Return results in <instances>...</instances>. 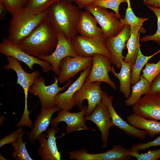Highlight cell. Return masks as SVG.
<instances>
[{
	"mask_svg": "<svg viewBox=\"0 0 160 160\" xmlns=\"http://www.w3.org/2000/svg\"><path fill=\"white\" fill-rule=\"evenodd\" d=\"M80 9L68 0H60L46 10V18L57 33L71 40L78 33Z\"/></svg>",
	"mask_w": 160,
	"mask_h": 160,
	"instance_id": "obj_1",
	"label": "cell"
},
{
	"mask_svg": "<svg viewBox=\"0 0 160 160\" xmlns=\"http://www.w3.org/2000/svg\"><path fill=\"white\" fill-rule=\"evenodd\" d=\"M57 33L47 18L18 44L20 48L31 55L37 57L51 54L57 45Z\"/></svg>",
	"mask_w": 160,
	"mask_h": 160,
	"instance_id": "obj_2",
	"label": "cell"
},
{
	"mask_svg": "<svg viewBox=\"0 0 160 160\" xmlns=\"http://www.w3.org/2000/svg\"><path fill=\"white\" fill-rule=\"evenodd\" d=\"M12 15L7 39L17 44H19L27 37L47 18L46 11L41 13L36 14L25 7Z\"/></svg>",
	"mask_w": 160,
	"mask_h": 160,
	"instance_id": "obj_3",
	"label": "cell"
},
{
	"mask_svg": "<svg viewBox=\"0 0 160 160\" xmlns=\"http://www.w3.org/2000/svg\"><path fill=\"white\" fill-rule=\"evenodd\" d=\"M7 60L8 64L3 66V69L6 70L12 69L15 72L17 77L16 83L21 87L24 93V110L22 117L17 123V125L19 126H25L31 127L33 126V123L29 116L30 112L28 109V93L35 79L40 75V73L37 70L31 73L26 72L23 68L19 61L13 57H8Z\"/></svg>",
	"mask_w": 160,
	"mask_h": 160,
	"instance_id": "obj_4",
	"label": "cell"
},
{
	"mask_svg": "<svg viewBox=\"0 0 160 160\" xmlns=\"http://www.w3.org/2000/svg\"><path fill=\"white\" fill-rule=\"evenodd\" d=\"M85 9L95 18L102 29L105 39L117 35L124 27L114 11L109 12L105 8L91 4L86 6Z\"/></svg>",
	"mask_w": 160,
	"mask_h": 160,
	"instance_id": "obj_5",
	"label": "cell"
},
{
	"mask_svg": "<svg viewBox=\"0 0 160 160\" xmlns=\"http://www.w3.org/2000/svg\"><path fill=\"white\" fill-rule=\"evenodd\" d=\"M72 82V80H71L63 87H61L58 86L59 81L57 78H55L54 83L46 85L44 78L42 76H39L35 79L29 92L38 97L41 108H52L56 106L55 100L57 95L69 86Z\"/></svg>",
	"mask_w": 160,
	"mask_h": 160,
	"instance_id": "obj_6",
	"label": "cell"
},
{
	"mask_svg": "<svg viewBox=\"0 0 160 160\" xmlns=\"http://www.w3.org/2000/svg\"><path fill=\"white\" fill-rule=\"evenodd\" d=\"M100 82H86L77 91L73 97V102L80 110L83 107V102L85 100L88 102L85 117L89 116L96 106L102 101L104 92L101 88Z\"/></svg>",
	"mask_w": 160,
	"mask_h": 160,
	"instance_id": "obj_7",
	"label": "cell"
},
{
	"mask_svg": "<svg viewBox=\"0 0 160 160\" xmlns=\"http://www.w3.org/2000/svg\"><path fill=\"white\" fill-rule=\"evenodd\" d=\"M0 52L7 57H11L23 62L31 69H33L34 65L37 64L40 66L44 73L51 70L49 63L28 54L20 48L18 44L12 42L7 38L3 39L0 43Z\"/></svg>",
	"mask_w": 160,
	"mask_h": 160,
	"instance_id": "obj_8",
	"label": "cell"
},
{
	"mask_svg": "<svg viewBox=\"0 0 160 160\" xmlns=\"http://www.w3.org/2000/svg\"><path fill=\"white\" fill-rule=\"evenodd\" d=\"M77 55L92 57L96 54L103 55L110 60L111 54L107 48L105 40L84 37L76 35L71 40Z\"/></svg>",
	"mask_w": 160,
	"mask_h": 160,
	"instance_id": "obj_9",
	"label": "cell"
},
{
	"mask_svg": "<svg viewBox=\"0 0 160 160\" xmlns=\"http://www.w3.org/2000/svg\"><path fill=\"white\" fill-rule=\"evenodd\" d=\"M130 149L116 145L106 152L97 153H90L82 148L69 152V158L77 160H128L131 158Z\"/></svg>",
	"mask_w": 160,
	"mask_h": 160,
	"instance_id": "obj_10",
	"label": "cell"
},
{
	"mask_svg": "<svg viewBox=\"0 0 160 160\" xmlns=\"http://www.w3.org/2000/svg\"><path fill=\"white\" fill-rule=\"evenodd\" d=\"M57 45L54 51L49 55L38 57L49 63L51 70L57 75L60 71V63L63 59L77 56L71 40L61 33H57Z\"/></svg>",
	"mask_w": 160,
	"mask_h": 160,
	"instance_id": "obj_11",
	"label": "cell"
},
{
	"mask_svg": "<svg viewBox=\"0 0 160 160\" xmlns=\"http://www.w3.org/2000/svg\"><path fill=\"white\" fill-rule=\"evenodd\" d=\"M92 59L90 71L85 82H103L107 83L114 90H116V85L108 75L109 72L111 71L112 67L110 60L99 54L94 55Z\"/></svg>",
	"mask_w": 160,
	"mask_h": 160,
	"instance_id": "obj_12",
	"label": "cell"
},
{
	"mask_svg": "<svg viewBox=\"0 0 160 160\" xmlns=\"http://www.w3.org/2000/svg\"><path fill=\"white\" fill-rule=\"evenodd\" d=\"M92 57L76 56L67 57L63 59L59 64L60 71L57 78L61 84L68 81L80 72L91 66Z\"/></svg>",
	"mask_w": 160,
	"mask_h": 160,
	"instance_id": "obj_13",
	"label": "cell"
},
{
	"mask_svg": "<svg viewBox=\"0 0 160 160\" xmlns=\"http://www.w3.org/2000/svg\"><path fill=\"white\" fill-rule=\"evenodd\" d=\"M87 106H84L79 112H71L69 111L61 110L56 117L52 119V127L57 128L58 124L61 122H65L67 125L66 131L69 133L75 131L90 130L86 124L85 114Z\"/></svg>",
	"mask_w": 160,
	"mask_h": 160,
	"instance_id": "obj_14",
	"label": "cell"
},
{
	"mask_svg": "<svg viewBox=\"0 0 160 160\" xmlns=\"http://www.w3.org/2000/svg\"><path fill=\"white\" fill-rule=\"evenodd\" d=\"M130 34V26L126 25L117 35L105 40V45L111 54L110 61L117 68H121V61L125 58L122 52L126 48V42L129 38Z\"/></svg>",
	"mask_w": 160,
	"mask_h": 160,
	"instance_id": "obj_15",
	"label": "cell"
},
{
	"mask_svg": "<svg viewBox=\"0 0 160 160\" xmlns=\"http://www.w3.org/2000/svg\"><path fill=\"white\" fill-rule=\"evenodd\" d=\"M132 106L134 113L146 119L160 120V96L149 92Z\"/></svg>",
	"mask_w": 160,
	"mask_h": 160,
	"instance_id": "obj_16",
	"label": "cell"
},
{
	"mask_svg": "<svg viewBox=\"0 0 160 160\" xmlns=\"http://www.w3.org/2000/svg\"><path fill=\"white\" fill-rule=\"evenodd\" d=\"M85 117L86 121L93 122L97 126L101 133L102 147H106L108 144L109 130L113 126L106 105L102 101L89 116Z\"/></svg>",
	"mask_w": 160,
	"mask_h": 160,
	"instance_id": "obj_17",
	"label": "cell"
},
{
	"mask_svg": "<svg viewBox=\"0 0 160 160\" xmlns=\"http://www.w3.org/2000/svg\"><path fill=\"white\" fill-rule=\"evenodd\" d=\"M113 99L112 96H109L106 93L104 92L102 102L108 108L113 125L118 127L128 135L138 138L141 140H144L148 135L147 132L133 127L121 118L113 107Z\"/></svg>",
	"mask_w": 160,
	"mask_h": 160,
	"instance_id": "obj_18",
	"label": "cell"
},
{
	"mask_svg": "<svg viewBox=\"0 0 160 160\" xmlns=\"http://www.w3.org/2000/svg\"><path fill=\"white\" fill-rule=\"evenodd\" d=\"M91 66H90L81 72L78 78L69 86L64 92L58 93L55 100V105L61 110L69 111L75 106L73 102V97L75 93L79 90L85 82L90 72Z\"/></svg>",
	"mask_w": 160,
	"mask_h": 160,
	"instance_id": "obj_19",
	"label": "cell"
},
{
	"mask_svg": "<svg viewBox=\"0 0 160 160\" xmlns=\"http://www.w3.org/2000/svg\"><path fill=\"white\" fill-rule=\"evenodd\" d=\"M57 128L52 127L48 129L47 138L43 133L38 138L40 146L38 149V155L43 160H61V153L59 151L56 142L55 134Z\"/></svg>",
	"mask_w": 160,
	"mask_h": 160,
	"instance_id": "obj_20",
	"label": "cell"
},
{
	"mask_svg": "<svg viewBox=\"0 0 160 160\" xmlns=\"http://www.w3.org/2000/svg\"><path fill=\"white\" fill-rule=\"evenodd\" d=\"M95 17L89 11L81 12L77 27L78 33L86 37L105 40L101 28Z\"/></svg>",
	"mask_w": 160,
	"mask_h": 160,
	"instance_id": "obj_21",
	"label": "cell"
},
{
	"mask_svg": "<svg viewBox=\"0 0 160 160\" xmlns=\"http://www.w3.org/2000/svg\"><path fill=\"white\" fill-rule=\"evenodd\" d=\"M61 109L55 106L54 107L41 108V112L37 117L34 127L29 135V140L33 143L44 132L46 131L50 124L53 114Z\"/></svg>",
	"mask_w": 160,
	"mask_h": 160,
	"instance_id": "obj_22",
	"label": "cell"
},
{
	"mask_svg": "<svg viewBox=\"0 0 160 160\" xmlns=\"http://www.w3.org/2000/svg\"><path fill=\"white\" fill-rule=\"evenodd\" d=\"M130 36L126 44L127 52L123 61L131 63L132 65L137 58L139 47L140 46V33H145V31L141 26H130Z\"/></svg>",
	"mask_w": 160,
	"mask_h": 160,
	"instance_id": "obj_23",
	"label": "cell"
},
{
	"mask_svg": "<svg viewBox=\"0 0 160 160\" xmlns=\"http://www.w3.org/2000/svg\"><path fill=\"white\" fill-rule=\"evenodd\" d=\"M127 121L133 127L147 131L151 137L160 133V121L146 119L134 113L127 116Z\"/></svg>",
	"mask_w": 160,
	"mask_h": 160,
	"instance_id": "obj_24",
	"label": "cell"
},
{
	"mask_svg": "<svg viewBox=\"0 0 160 160\" xmlns=\"http://www.w3.org/2000/svg\"><path fill=\"white\" fill-rule=\"evenodd\" d=\"M121 66L120 72L116 73L114 66H112L111 72L119 82V91L126 98L128 97L131 93V70L132 64L130 62L121 61Z\"/></svg>",
	"mask_w": 160,
	"mask_h": 160,
	"instance_id": "obj_25",
	"label": "cell"
},
{
	"mask_svg": "<svg viewBox=\"0 0 160 160\" xmlns=\"http://www.w3.org/2000/svg\"><path fill=\"white\" fill-rule=\"evenodd\" d=\"M150 86L149 82L140 76L139 81L132 85L131 94L125 100V105L133 106L138 102L142 95L149 92Z\"/></svg>",
	"mask_w": 160,
	"mask_h": 160,
	"instance_id": "obj_26",
	"label": "cell"
},
{
	"mask_svg": "<svg viewBox=\"0 0 160 160\" xmlns=\"http://www.w3.org/2000/svg\"><path fill=\"white\" fill-rule=\"evenodd\" d=\"M139 47L137 56L135 61L132 65L131 70V84L134 85L139 81L142 68L148 61L156 55L160 53V49L153 54L149 56L144 55Z\"/></svg>",
	"mask_w": 160,
	"mask_h": 160,
	"instance_id": "obj_27",
	"label": "cell"
},
{
	"mask_svg": "<svg viewBox=\"0 0 160 160\" xmlns=\"http://www.w3.org/2000/svg\"><path fill=\"white\" fill-rule=\"evenodd\" d=\"M127 8L126 10L124 18H120L119 20L124 25H129L135 26H143V23L149 19L146 17H140L134 14L132 8L130 0H126Z\"/></svg>",
	"mask_w": 160,
	"mask_h": 160,
	"instance_id": "obj_28",
	"label": "cell"
},
{
	"mask_svg": "<svg viewBox=\"0 0 160 160\" xmlns=\"http://www.w3.org/2000/svg\"><path fill=\"white\" fill-rule=\"evenodd\" d=\"M24 132H22L17 141L12 144L14 148L12 155L13 158L17 160H33L29 155L26 148V143L22 141V136Z\"/></svg>",
	"mask_w": 160,
	"mask_h": 160,
	"instance_id": "obj_29",
	"label": "cell"
},
{
	"mask_svg": "<svg viewBox=\"0 0 160 160\" xmlns=\"http://www.w3.org/2000/svg\"><path fill=\"white\" fill-rule=\"evenodd\" d=\"M60 0H27L24 7L36 14L43 12Z\"/></svg>",
	"mask_w": 160,
	"mask_h": 160,
	"instance_id": "obj_30",
	"label": "cell"
},
{
	"mask_svg": "<svg viewBox=\"0 0 160 160\" xmlns=\"http://www.w3.org/2000/svg\"><path fill=\"white\" fill-rule=\"evenodd\" d=\"M126 0H96L92 2V5L97 7L109 9L114 12L117 17L120 19L121 16L119 12V7Z\"/></svg>",
	"mask_w": 160,
	"mask_h": 160,
	"instance_id": "obj_31",
	"label": "cell"
},
{
	"mask_svg": "<svg viewBox=\"0 0 160 160\" xmlns=\"http://www.w3.org/2000/svg\"><path fill=\"white\" fill-rule=\"evenodd\" d=\"M160 72V59L156 63L147 62L142 70L141 75L151 84L155 77Z\"/></svg>",
	"mask_w": 160,
	"mask_h": 160,
	"instance_id": "obj_32",
	"label": "cell"
},
{
	"mask_svg": "<svg viewBox=\"0 0 160 160\" xmlns=\"http://www.w3.org/2000/svg\"><path fill=\"white\" fill-rule=\"evenodd\" d=\"M155 14L157 18V29L156 33L153 35H146L140 39L142 42L152 41L160 44V7H148Z\"/></svg>",
	"mask_w": 160,
	"mask_h": 160,
	"instance_id": "obj_33",
	"label": "cell"
},
{
	"mask_svg": "<svg viewBox=\"0 0 160 160\" xmlns=\"http://www.w3.org/2000/svg\"><path fill=\"white\" fill-rule=\"evenodd\" d=\"M129 155L138 160H157L160 158V148L144 153H139V151H130Z\"/></svg>",
	"mask_w": 160,
	"mask_h": 160,
	"instance_id": "obj_34",
	"label": "cell"
},
{
	"mask_svg": "<svg viewBox=\"0 0 160 160\" xmlns=\"http://www.w3.org/2000/svg\"><path fill=\"white\" fill-rule=\"evenodd\" d=\"M4 4L8 12L13 15L24 7L27 0H0Z\"/></svg>",
	"mask_w": 160,
	"mask_h": 160,
	"instance_id": "obj_35",
	"label": "cell"
},
{
	"mask_svg": "<svg viewBox=\"0 0 160 160\" xmlns=\"http://www.w3.org/2000/svg\"><path fill=\"white\" fill-rule=\"evenodd\" d=\"M160 146V136L154 140L145 143H137L133 145L130 149L131 151H139L146 149L150 147Z\"/></svg>",
	"mask_w": 160,
	"mask_h": 160,
	"instance_id": "obj_36",
	"label": "cell"
},
{
	"mask_svg": "<svg viewBox=\"0 0 160 160\" xmlns=\"http://www.w3.org/2000/svg\"><path fill=\"white\" fill-rule=\"evenodd\" d=\"M23 131L21 127L19 128L10 134L1 138L0 140V147L8 144H12L17 141L19 135Z\"/></svg>",
	"mask_w": 160,
	"mask_h": 160,
	"instance_id": "obj_37",
	"label": "cell"
},
{
	"mask_svg": "<svg viewBox=\"0 0 160 160\" xmlns=\"http://www.w3.org/2000/svg\"><path fill=\"white\" fill-rule=\"evenodd\" d=\"M149 92L160 96V72L150 84Z\"/></svg>",
	"mask_w": 160,
	"mask_h": 160,
	"instance_id": "obj_38",
	"label": "cell"
},
{
	"mask_svg": "<svg viewBox=\"0 0 160 160\" xmlns=\"http://www.w3.org/2000/svg\"><path fill=\"white\" fill-rule=\"evenodd\" d=\"M96 0H75L74 1L80 9L85 8L87 5L91 4Z\"/></svg>",
	"mask_w": 160,
	"mask_h": 160,
	"instance_id": "obj_39",
	"label": "cell"
},
{
	"mask_svg": "<svg viewBox=\"0 0 160 160\" xmlns=\"http://www.w3.org/2000/svg\"><path fill=\"white\" fill-rule=\"evenodd\" d=\"M143 4L147 7H160V0H143Z\"/></svg>",
	"mask_w": 160,
	"mask_h": 160,
	"instance_id": "obj_40",
	"label": "cell"
},
{
	"mask_svg": "<svg viewBox=\"0 0 160 160\" xmlns=\"http://www.w3.org/2000/svg\"><path fill=\"white\" fill-rule=\"evenodd\" d=\"M7 10L3 3L0 0V20H4L7 15Z\"/></svg>",
	"mask_w": 160,
	"mask_h": 160,
	"instance_id": "obj_41",
	"label": "cell"
},
{
	"mask_svg": "<svg viewBox=\"0 0 160 160\" xmlns=\"http://www.w3.org/2000/svg\"><path fill=\"white\" fill-rule=\"evenodd\" d=\"M69 1H71V2H73V1H75V0H68Z\"/></svg>",
	"mask_w": 160,
	"mask_h": 160,
	"instance_id": "obj_42",
	"label": "cell"
}]
</instances>
